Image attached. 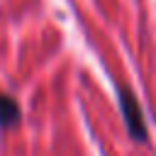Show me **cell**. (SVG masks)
I'll list each match as a JSON object with an SVG mask.
<instances>
[{
  "mask_svg": "<svg viewBox=\"0 0 156 156\" xmlns=\"http://www.w3.org/2000/svg\"><path fill=\"white\" fill-rule=\"evenodd\" d=\"M117 98H119V110H122V117H124V124H127V132L134 141H146L149 136V129H146V119H144V112H141V105L139 100L134 98V93L124 85L117 88Z\"/></svg>",
  "mask_w": 156,
  "mask_h": 156,
  "instance_id": "6da1fadb",
  "label": "cell"
},
{
  "mask_svg": "<svg viewBox=\"0 0 156 156\" xmlns=\"http://www.w3.org/2000/svg\"><path fill=\"white\" fill-rule=\"evenodd\" d=\"M20 105L10 95H0V129H10L20 124Z\"/></svg>",
  "mask_w": 156,
  "mask_h": 156,
  "instance_id": "7a4b0ae2",
  "label": "cell"
}]
</instances>
